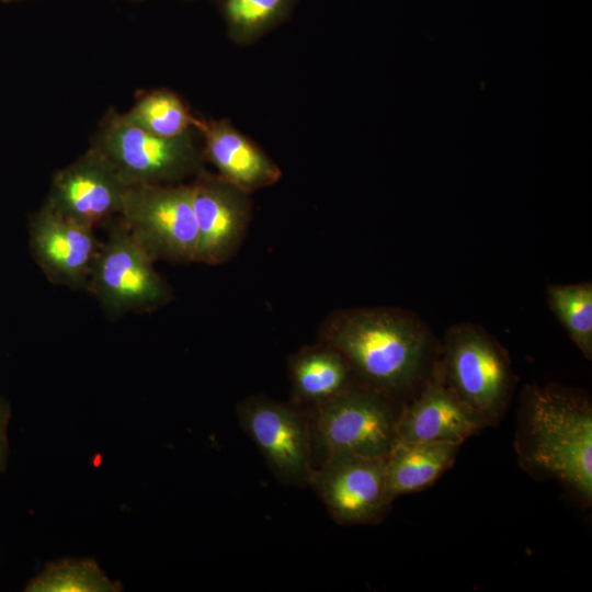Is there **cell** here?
Returning a JSON list of instances; mask_svg holds the SVG:
<instances>
[{"label":"cell","instance_id":"obj_1","mask_svg":"<svg viewBox=\"0 0 592 592\" xmlns=\"http://www.w3.org/2000/svg\"><path fill=\"white\" fill-rule=\"evenodd\" d=\"M320 342L345 358L356 383L401 401L419 390L441 351L426 325L398 308L338 310Z\"/></svg>","mask_w":592,"mask_h":592},{"label":"cell","instance_id":"obj_2","mask_svg":"<svg viewBox=\"0 0 592 592\" xmlns=\"http://www.w3.org/2000/svg\"><path fill=\"white\" fill-rule=\"evenodd\" d=\"M516 449L534 474L562 483L585 505L592 502V406L579 390L527 386Z\"/></svg>","mask_w":592,"mask_h":592},{"label":"cell","instance_id":"obj_3","mask_svg":"<svg viewBox=\"0 0 592 592\" xmlns=\"http://www.w3.org/2000/svg\"><path fill=\"white\" fill-rule=\"evenodd\" d=\"M91 147L109 159L128 185L184 183L203 171L206 162L196 128L178 137H160L115 110L103 116Z\"/></svg>","mask_w":592,"mask_h":592},{"label":"cell","instance_id":"obj_4","mask_svg":"<svg viewBox=\"0 0 592 592\" xmlns=\"http://www.w3.org/2000/svg\"><path fill=\"white\" fill-rule=\"evenodd\" d=\"M403 403L352 383L337 396L309 409L312 452L318 451L322 459L335 453L386 457L398 441Z\"/></svg>","mask_w":592,"mask_h":592},{"label":"cell","instance_id":"obj_5","mask_svg":"<svg viewBox=\"0 0 592 592\" xmlns=\"http://www.w3.org/2000/svg\"><path fill=\"white\" fill-rule=\"evenodd\" d=\"M439 361L446 384L457 397L487 425L499 421L514 379L500 344L479 326L457 323L446 331Z\"/></svg>","mask_w":592,"mask_h":592},{"label":"cell","instance_id":"obj_6","mask_svg":"<svg viewBox=\"0 0 592 592\" xmlns=\"http://www.w3.org/2000/svg\"><path fill=\"white\" fill-rule=\"evenodd\" d=\"M155 261L118 220L101 242L87 289L111 317L149 312L172 299Z\"/></svg>","mask_w":592,"mask_h":592},{"label":"cell","instance_id":"obj_7","mask_svg":"<svg viewBox=\"0 0 592 592\" xmlns=\"http://www.w3.org/2000/svg\"><path fill=\"white\" fill-rule=\"evenodd\" d=\"M118 220L155 262H195L198 232L189 183L130 185Z\"/></svg>","mask_w":592,"mask_h":592},{"label":"cell","instance_id":"obj_8","mask_svg":"<svg viewBox=\"0 0 592 592\" xmlns=\"http://www.w3.org/2000/svg\"><path fill=\"white\" fill-rule=\"evenodd\" d=\"M236 411L276 479L285 485H309L314 467L308 413L265 396L246 398Z\"/></svg>","mask_w":592,"mask_h":592},{"label":"cell","instance_id":"obj_9","mask_svg":"<svg viewBox=\"0 0 592 592\" xmlns=\"http://www.w3.org/2000/svg\"><path fill=\"white\" fill-rule=\"evenodd\" d=\"M309 485L342 525L373 524L390 506L385 489V457L335 453L314 468Z\"/></svg>","mask_w":592,"mask_h":592},{"label":"cell","instance_id":"obj_10","mask_svg":"<svg viewBox=\"0 0 592 592\" xmlns=\"http://www.w3.org/2000/svg\"><path fill=\"white\" fill-rule=\"evenodd\" d=\"M129 186L109 159L90 146L54 174L44 205L95 229L119 216Z\"/></svg>","mask_w":592,"mask_h":592},{"label":"cell","instance_id":"obj_11","mask_svg":"<svg viewBox=\"0 0 592 592\" xmlns=\"http://www.w3.org/2000/svg\"><path fill=\"white\" fill-rule=\"evenodd\" d=\"M189 184L198 232L195 262L225 263L246 236L252 212L251 193L205 169Z\"/></svg>","mask_w":592,"mask_h":592},{"label":"cell","instance_id":"obj_12","mask_svg":"<svg viewBox=\"0 0 592 592\" xmlns=\"http://www.w3.org/2000/svg\"><path fill=\"white\" fill-rule=\"evenodd\" d=\"M31 254L55 285L87 289L101 247L94 229L52 210L44 204L29 220Z\"/></svg>","mask_w":592,"mask_h":592},{"label":"cell","instance_id":"obj_13","mask_svg":"<svg viewBox=\"0 0 592 592\" xmlns=\"http://www.w3.org/2000/svg\"><path fill=\"white\" fill-rule=\"evenodd\" d=\"M440 358V356H439ZM487 423L446 384L440 361L412 396L403 403L398 421V440L463 444Z\"/></svg>","mask_w":592,"mask_h":592},{"label":"cell","instance_id":"obj_14","mask_svg":"<svg viewBox=\"0 0 592 592\" xmlns=\"http://www.w3.org/2000/svg\"><path fill=\"white\" fill-rule=\"evenodd\" d=\"M195 128L202 138L205 160L221 179L248 193L280 180L277 164L228 119L198 118Z\"/></svg>","mask_w":592,"mask_h":592},{"label":"cell","instance_id":"obj_15","mask_svg":"<svg viewBox=\"0 0 592 592\" xmlns=\"http://www.w3.org/2000/svg\"><path fill=\"white\" fill-rule=\"evenodd\" d=\"M460 444L398 440L385 457L388 502L433 485L455 462Z\"/></svg>","mask_w":592,"mask_h":592},{"label":"cell","instance_id":"obj_16","mask_svg":"<svg viewBox=\"0 0 592 592\" xmlns=\"http://www.w3.org/2000/svg\"><path fill=\"white\" fill-rule=\"evenodd\" d=\"M288 368L293 405L298 408L312 409L355 382L345 358L321 342L292 355Z\"/></svg>","mask_w":592,"mask_h":592},{"label":"cell","instance_id":"obj_17","mask_svg":"<svg viewBox=\"0 0 592 592\" xmlns=\"http://www.w3.org/2000/svg\"><path fill=\"white\" fill-rule=\"evenodd\" d=\"M125 114L138 127L166 138L187 133L198 121L177 93L164 88L140 93Z\"/></svg>","mask_w":592,"mask_h":592},{"label":"cell","instance_id":"obj_18","mask_svg":"<svg viewBox=\"0 0 592 592\" xmlns=\"http://www.w3.org/2000/svg\"><path fill=\"white\" fill-rule=\"evenodd\" d=\"M553 314L571 341L588 360L592 358V284H550L546 291Z\"/></svg>","mask_w":592,"mask_h":592},{"label":"cell","instance_id":"obj_19","mask_svg":"<svg viewBox=\"0 0 592 592\" xmlns=\"http://www.w3.org/2000/svg\"><path fill=\"white\" fill-rule=\"evenodd\" d=\"M296 0H221V12L231 38L252 43L292 11Z\"/></svg>","mask_w":592,"mask_h":592},{"label":"cell","instance_id":"obj_20","mask_svg":"<svg viewBox=\"0 0 592 592\" xmlns=\"http://www.w3.org/2000/svg\"><path fill=\"white\" fill-rule=\"evenodd\" d=\"M118 584L109 580L90 559H64L52 562L33 580L30 592H105L117 591Z\"/></svg>","mask_w":592,"mask_h":592},{"label":"cell","instance_id":"obj_21","mask_svg":"<svg viewBox=\"0 0 592 592\" xmlns=\"http://www.w3.org/2000/svg\"><path fill=\"white\" fill-rule=\"evenodd\" d=\"M11 418V406L8 400L0 397V474L7 468L9 445L7 429Z\"/></svg>","mask_w":592,"mask_h":592},{"label":"cell","instance_id":"obj_22","mask_svg":"<svg viewBox=\"0 0 592 592\" xmlns=\"http://www.w3.org/2000/svg\"><path fill=\"white\" fill-rule=\"evenodd\" d=\"M4 1H14V0H4Z\"/></svg>","mask_w":592,"mask_h":592}]
</instances>
